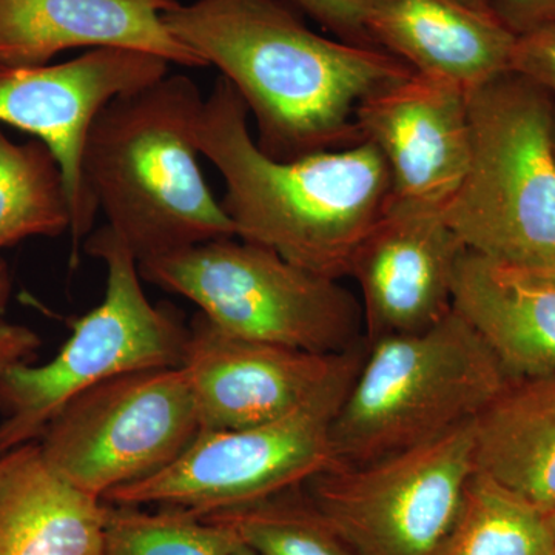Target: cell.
Here are the masks:
<instances>
[{"label":"cell","mask_w":555,"mask_h":555,"mask_svg":"<svg viewBox=\"0 0 555 555\" xmlns=\"http://www.w3.org/2000/svg\"><path fill=\"white\" fill-rule=\"evenodd\" d=\"M524 269L534 273L535 276L550 281L555 286V257L546 259V261L537 262V264L526 266Z\"/></svg>","instance_id":"cell-29"},{"label":"cell","mask_w":555,"mask_h":555,"mask_svg":"<svg viewBox=\"0 0 555 555\" xmlns=\"http://www.w3.org/2000/svg\"><path fill=\"white\" fill-rule=\"evenodd\" d=\"M163 21L235 87L257 122L258 149L276 160L363 141L361 102L414 72L377 47L317 35L291 0L178 2Z\"/></svg>","instance_id":"cell-1"},{"label":"cell","mask_w":555,"mask_h":555,"mask_svg":"<svg viewBox=\"0 0 555 555\" xmlns=\"http://www.w3.org/2000/svg\"><path fill=\"white\" fill-rule=\"evenodd\" d=\"M489 9L517 38L555 24V0H489Z\"/></svg>","instance_id":"cell-26"},{"label":"cell","mask_w":555,"mask_h":555,"mask_svg":"<svg viewBox=\"0 0 555 555\" xmlns=\"http://www.w3.org/2000/svg\"><path fill=\"white\" fill-rule=\"evenodd\" d=\"M366 27L378 49L467 93L511 72L517 43L494 14L462 0H367Z\"/></svg>","instance_id":"cell-16"},{"label":"cell","mask_w":555,"mask_h":555,"mask_svg":"<svg viewBox=\"0 0 555 555\" xmlns=\"http://www.w3.org/2000/svg\"><path fill=\"white\" fill-rule=\"evenodd\" d=\"M167 72L163 57L127 49H93L65 64L0 72V122L42 141L60 163L72 207V264L100 210L82 171L91 126L115 98Z\"/></svg>","instance_id":"cell-11"},{"label":"cell","mask_w":555,"mask_h":555,"mask_svg":"<svg viewBox=\"0 0 555 555\" xmlns=\"http://www.w3.org/2000/svg\"><path fill=\"white\" fill-rule=\"evenodd\" d=\"M367 345L339 356L233 337L196 313L181 367L188 375L201 430L262 425L308 403L366 353Z\"/></svg>","instance_id":"cell-12"},{"label":"cell","mask_w":555,"mask_h":555,"mask_svg":"<svg viewBox=\"0 0 555 555\" xmlns=\"http://www.w3.org/2000/svg\"><path fill=\"white\" fill-rule=\"evenodd\" d=\"M108 503L54 473L38 441L0 480V555H107Z\"/></svg>","instance_id":"cell-18"},{"label":"cell","mask_w":555,"mask_h":555,"mask_svg":"<svg viewBox=\"0 0 555 555\" xmlns=\"http://www.w3.org/2000/svg\"><path fill=\"white\" fill-rule=\"evenodd\" d=\"M477 470L555 511V374L516 379L476 418Z\"/></svg>","instance_id":"cell-19"},{"label":"cell","mask_w":555,"mask_h":555,"mask_svg":"<svg viewBox=\"0 0 555 555\" xmlns=\"http://www.w3.org/2000/svg\"><path fill=\"white\" fill-rule=\"evenodd\" d=\"M301 488L199 517L228 525L258 555H358Z\"/></svg>","instance_id":"cell-22"},{"label":"cell","mask_w":555,"mask_h":555,"mask_svg":"<svg viewBox=\"0 0 555 555\" xmlns=\"http://www.w3.org/2000/svg\"><path fill=\"white\" fill-rule=\"evenodd\" d=\"M142 280L181 295L225 334L339 356L366 345L360 299L339 280L272 248L222 238L139 262Z\"/></svg>","instance_id":"cell-6"},{"label":"cell","mask_w":555,"mask_h":555,"mask_svg":"<svg viewBox=\"0 0 555 555\" xmlns=\"http://www.w3.org/2000/svg\"><path fill=\"white\" fill-rule=\"evenodd\" d=\"M507 72L469 93V167L441 217L467 250L507 264L555 257V105Z\"/></svg>","instance_id":"cell-5"},{"label":"cell","mask_w":555,"mask_h":555,"mask_svg":"<svg viewBox=\"0 0 555 555\" xmlns=\"http://www.w3.org/2000/svg\"><path fill=\"white\" fill-rule=\"evenodd\" d=\"M11 294V273L9 264L0 258V313L5 309Z\"/></svg>","instance_id":"cell-28"},{"label":"cell","mask_w":555,"mask_h":555,"mask_svg":"<svg viewBox=\"0 0 555 555\" xmlns=\"http://www.w3.org/2000/svg\"><path fill=\"white\" fill-rule=\"evenodd\" d=\"M248 109L224 76L204 101L198 150L225 182L221 201L236 236L272 248L292 264L334 280L392 196V179L372 142L276 160L258 149Z\"/></svg>","instance_id":"cell-2"},{"label":"cell","mask_w":555,"mask_h":555,"mask_svg":"<svg viewBox=\"0 0 555 555\" xmlns=\"http://www.w3.org/2000/svg\"><path fill=\"white\" fill-rule=\"evenodd\" d=\"M554 147H555V130H554Z\"/></svg>","instance_id":"cell-34"},{"label":"cell","mask_w":555,"mask_h":555,"mask_svg":"<svg viewBox=\"0 0 555 555\" xmlns=\"http://www.w3.org/2000/svg\"><path fill=\"white\" fill-rule=\"evenodd\" d=\"M364 356L291 414L244 429L201 430L166 469L102 500L204 516L261 502L341 465L332 444V423Z\"/></svg>","instance_id":"cell-8"},{"label":"cell","mask_w":555,"mask_h":555,"mask_svg":"<svg viewBox=\"0 0 555 555\" xmlns=\"http://www.w3.org/2000/svg\"><path fill=\"white\" fill-rule=\"evenodd\" d=\"M511 72L555 96V24L518 36Z\"/></svg>","instance_id":"cell-25"},{"label":"cell","mask_w":555,"mask_h":555,"mask_svg":"<svg viewBox=\"0 0 555 555\" xmlns=\"http://www.w3.org/2000/svg\"><path fill=\"white\" fill-rule=\"evenodd\" d=\"M466 5L473 7V9L485 11V13H491L489 9V0H462Z\"/></svg>","instance_id":"cell-31"},{"label":"cell","mask_w":555,"mask_h":555,"mask_svg":"<svg viewBox=\"0 0 555 555\" xmlns=\"http://www.w3.org/2000/svg\"><path fill=\"white\" fill-rule=\"evenodd\" d=\"M466 250L441 211L390 199L349 272L361 291L366 345L418 334L447 318Z\"/></svg>","instance_id":"cell-13"},{"label":"cell","mask_w":555,"mask_h":555,"mask_svg":"<svg viewBox=\"0 0 555 555\" xmlns=\"http://www.w3.org/2000/svg\"><path fill=\"white\" fill-rule=\"evenodd\" d=\"M199 433L184 369L156 367L105 379L73 398L38 443L54 473L102 500L166 469Z\"/></svg>","instance_id":"cell-10"},{"label":"cell","mask_w":555,"mask_h":555,"mask_svg":"<svg viewBox=\"0 0 555 555\" xmlns=\"http://www.w3.org/2000/svg\"><path fill=\"white\" fill-rule=\"evenodd\" d=\"M240 537L228 525L178 507L147 513L139 506L109 505V555H233Z\"/></svg>","instance_id":"cell-23"},{"label":"cell","mask_w":555,"mask_h":555,"mask_svg":"<svg viewBox=\"0 0 555 555\" xmlns=\"http://www.w3.org/2000/svg\"><path fill=\"white\" fill-rule=\"evenodd\" d=\"M441 555H555L545 513L476 470Z\"/></svg>","instance_id":"cell-21"},{"label":"cell","mask_w":555,"mask_h":555,"mask_svg":"<svg viewBox=\"0 0 555 555\" xmlns=\"http://www.w3.org/2000/svg\"><path fill=\"white\" fill-rule=\"evenodd\" d=\"M476 470L470 420L374 462L331 467L302 488L358 555H441Z\"/></svg>","instance_id":"cell-9"},{"label":"cell","mask_w":555,"mask_h":555,"mask_svg":"<svg viewBox=\"0 0 555 555\" xmlns=\"http://www.w3.org/2000/svg\"><path fill=\"white\" fill-rule=\"evenodd\" d=\"M83 250L107 268L104 299L73 323L72 337L49 363L14 364L0 375V455L38 441L68 401L105 379L181 367L189 327L170 306L149 301L129 248L104 225Z\"/></svg>","instance_id":"cell-7"},{"label":"cell","mask_w":555,"mask_h":555,"mask_svg":"<svg viewBox=\"0 0 555 555\" xmlns=\"http://www.w3.org/2000/svg\"><path fill=\"white\" fill-rule=\"evenodd\" d=\"M547 521H550L551 529H553L555 535V511H553L551 514H547Z\"/></svg>","instance_id":"cell-33"},{"label":"cell","mask_w":555,"mask_h":555,"mask_svg":"<svg viewBox=\"0 0 555 555\" xmlns=\"http://www.w3.org/2000/svg\"><path fill=\"white\" fill-rule=\"evenodd\" d=\"M291 2L343 42L377 47L366 27L367 0H291Z\"/></svg>","instance_id":"cell-24"},{"label":"cell","mask_w":555,"mask_h":555,"mask_svg":"<svg viewBox=\"0 0 555 555\" xmlns=\"http://www.w3.org/2000/svg\"><path fill=\"white\" fill-rule=\"evenodd\" d=\"M178 0H0V72L43 67L69 49L144 51L182 67H207L175 38L163 14Z\"/></svg>","instance_id":"cell-15"},{"label":"cell","mask_w":555,"mask_h":555,"mask_svg":"<svg viewBox=\"0 0 555 555\" xmlns=\"http://www.w3.org/2000/svg\"><path fill=\"white\" fill-rule=\"evenodd\" d=\"M107 555H109V554H107Z\"/></svg>","instance_id":"cell-35"},{"label":"cell","mask_w":555,"mask_h":555,"mask_svg":"<svg viewBox=\"0 0 555 555\" xmlns=\"http://www.w3.org/2000/svg\"><path fill=\"white\" fill-rule=\"evenodd\" d=\"M363 141L382 152L396 203L443 210L469 167V93L420 73L387 83L357 109Z\"/></svg>","instance_id":"cell-14"},{"label":"cell","mask_w":555,"mask_h":555,"mask_svg":"<svg viewBox=\"0 0 555 555\" xmlns=\"http://www.w3.org/2000/svg\"><path fill=\"white\" fill-rule=\"evenodd\" d=\"M14 456H16V449H13L11 452H7V454L0 455V480L5 476L10 466L13 465Z\"/></svg>","instance_id":"cell-30"},{"label":"cell","mask_w":555,"mask_h":555,"mask_svg":"<svg viewBox=\"0 0 555 555\" xmlns=\"http://www.w3.org/2000/svg\"><path fill=\"white\" fill-rule=\"evenodd\" d=\"M233 555H258V554H255L254 551L250 550V547L243 545V543H241V546L238 547V550H236V553Z\"/></svg>","instance_id":"cell-32"},{"label":"cell","mask_w":555,"mask_h":555,"mask_svg":"<svg viewBox=\"0 0 555 555\" xmlns=\"http://www.w3.org/2000/svg\"><path fill=\"white\" fill-rule=\"evenodd\" d=\"M454 310L480 335L511 382L555 374V286L520 268L466 250Z\"/></svg>","instance_id":"cell-17"},{"label":"cell","mask_w":555,"mask_h":555,"mask_svg":"<svg viewBox=\"0 0 555 555\" xmlns=\"http://www.w3.org/2000/svg\"><path fill=\"white\" fill-rule=\"evenodd\" d=\"M502 364L455 310L427 331L367 346L332 423L341 465H364L476 420L509 385Z\"/></svg>","instance_id":"cell-4"},{"label":"cell","mask_w":555,"mask_h":555,"mask_svg":"<svg viewBox=\"0 0 555 555\" xmlns=\"http://www.w3.org/2000/svg\"><path fill=\"white\" fill-rule=\"evenodd\" d=\"M40 347V338L31 328L0 321V375L14 366L27 363Z\"/></svg>","instance_id":"cell-27"},{"label":"cell","mask_w":555,"mask_h":555,"mask_svg":"<svg viewBox=\"0 0 555 555\" xmlns=\"http://www.w3.org/2000/svg\"><path fill=\"white\" fill-rule=\"evenodd\" d=\"M204 101L189 76L167 75L115 98L91 126L83 179L138 264L236 236L199 169Z\"/></svg>","instance_id":"cell-3"},{"label":"cell","mask_w":555,"mask_h":555,"mask_svg":"<svg viewBox=\"0 0 555 555\" xmlns=\"http://www.w3.org/2000/svg\"><path fill=\"white\" fill-rule=\"evenodd\" d=\"M72 228L64 175L39 139L14 144L0 129V248Z\"/></svg>","instance_id":"cell-20"}]
</instances>
